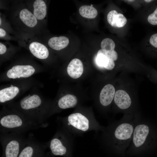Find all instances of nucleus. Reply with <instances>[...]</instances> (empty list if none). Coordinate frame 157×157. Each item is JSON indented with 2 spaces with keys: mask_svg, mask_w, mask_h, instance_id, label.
I'll list each match as a JSON object with an SVG mask.
<instances>
[{
  "mask_svg": "<svg viewBox=\"0 0 157 157\" xmlns=\"http://www.w3.org/2000/svg\"><path fill=\"white\" fill-rule=\"evenodd\" d=\"M56 121L74 137L82 136L90 131H94L97 134L105 128L92 114L80 112H74L65 117H58Z\"/></svg>",
  "mask_w": 157,
  "mask_h": 157,
  "instance_id": "nucleus-3",
  "label": "nucleus"
},
{
  "mask_svg": "<svg viewBox=\"0 0 157 157\" xmlns=\"http://www.w3.org/2000/svg\"><path fill=\"white\" fill-rule=\"evenodd\" d=\"M35 69L30 65H17L13 66L6 73V75L10 78L16 79L28 77L33 74Z\"/></svg>",
  "mask_w": 157,
  "mask_h": 157,
  "instance_id": "nucleus-10",
  "label": "nucleus"
},
{
  "mask_svg": "<svg viewBox=\"0 0 157 157\" xmlns=\"http://www.w3.org/2000/svg\"><path fill=\"white\" fill-rule=\"evenodd\" d=\"M28 137L13 132H0V142L2 148L1 157H18L26 144Z\"/></svg>",
  "mask_w": 157,
  "mask_h": 157,
  "instance_id": "nucleus-7",
  "label": "nucleus"
},
{
  "mask_svg": "<svg viewBox=\"0 0 157 157\" xmlns=\"http://www.w3.org/2000/svg\"><path fill=\"white\" fill-rule=\"evenodd\" d=\"M48 125L39 124L11 108H5L0 113V132L23 135L29 131L45 128Z\"/></svg>",
  "mask_w": 157,
  "mask_h": 157,
  "instance_id": "nucleus-2",
  "label": "nucleus"
},
{
  "mask_svg": "<svg viewBox=\"0 0 157 157\" xmlns=\"http://www.w3.org/2000/svg\"><path fill=\"white\" fill-rule=\"evenodd\" d=\"M74 137L64 127L58 124L54 135L49 141L45 143L49 150L51 156L73 157Z\"/></svg>",
  "mask_w": 157,
  "mask_h": 157,
  "instance_id": "nucleus-6",
  "label": "nucleus"
},
{
  "mask_svg": "<svg viewBox=\"0 0 157 157\" xmlns=\"http://www.w3.org/2000/svg\"><path fill=\"white\" fill-rule=\"evenodd\" d=\"M147 20L152 25H157V7L154 12L148 16Z\"/></svg>",
  "mask_w": 157,
  "mask_h": 157,
  "instance_id": "nucleus-24",
  "label": "nucleus"
},
{
  "mask_svg": "<svg viewBox=\"0 0 157 157\" xmlns=\"http://www.w3.org/2000/svg\"><path fill=\"white\" fill-rule=\"evenodd\" d=\"M114 102L118 110L126 114L135 115L133 112L135 103L131 97L125 90H117L114 98Z\"/></svg>",
  "mask_w": 157,
  "mask_h": 157,
  "instance_id": "nucleus-9",
  "label": "nucleus"
},
{
  "mask_svg": "<svg viewBox=\"0 0 157 157\" xmlns=\"http://www.w3.org/2000/svg\"><path fill=\"white\" fill-rule=\"evenodd\" d=\"M45 143L38 141L30 134L18 157H51Z\"/></svg>",
  "mask_w": 157,
  "mask_h": 157,
  "instance_id": "nucleus-8",
  "label": "nucleus"
},
{
  "mask_svg": "<svg viewBox=\"0 0 157 157\" xmlns=\"http://www.w3.org/2000/svg\"><path fill=\"white\" fill-rule=\"evenodd\" d=\"M135 115L126 114L119 120L110 121L98 137L103 147L113 151H121L129 146L135 126Z\"/></svg>",
  "mask_w": 157,
  "mask_h": 157,
  "instance_id": "nucleus-1",
  "label": "nucleus"
},
{
  "mask_svg": "<svg viewBox=\"0 0 157 157\" xmlns=\"http://www.w3.org/2000/svg\"><path fill=\"white\" fill-rule=\"evenodd\" d=\"M101 49L106 51L114 50L115 44L114 41L109 38H106L102 40L101 44Z\"/></svg>",
  "mask_w": 157,
  "mask_h": 157,
  "instance_id": "nucleus-22",
  "label": "nucleus"
},
{
  "mask_svg": "<svg viewBox=\"0 0 157 157\" xmlns=\"http://www.w3.org/2000/svg\"><path fill=\"white\" fill-rule=\"evenodd\" d=\"M2 23L1 20V18H0V25H1Z\"/></svg>",
  "mask_w": 157,
  "mask_h": 157,
  "instance_id": "nucleus-28",
  "label": "nucleus"
},
{
  "mask_svg": "<svg viewBox=\"0 0 157 157\" xmlns=\"http://www.w3.org/2000/svg\"><path fill=\"white\" fill-rule=\"evenodd\" d=\"M98 51L114 61L116 60L118 58V54L117 52L114 50L111 51H106L101 49Z\"/></svg>",
  "mask_w": 157,
  "mask_h": 157,
  "instance_id": "nucleus-23",
  "label": "nucleus"
},
{
  "mask_svg": "<svg viewBox=\"0 0 157 157\" xmlns=\"http://www.w3.org/2000/svg\"><path fill=\"white\" fill-rule=\"evenodd\" d=\"M19 16L23 23L29 27H33L37 23V19L35 16L27 9L22 10L20 12Z\"/></svg>",
  "mask_w": 157,
  "mask_h": 157,
  "instance_id": "nucleus-18",
  "label": "nucleus"
},
{
  "mask_svg": "<svg viewBox=\"0 0 157 157\" xmlns=\"http://www.w3.org/2000/svg\"><path fill=\"white\" fill-rule=\"evenodd\" d=\"M50 107L38 95L34 94L24 97L11 108L39 124H49L47 120L49 117Z\"/></svg>",
  "mask_w": 157,
  "mask_h": 157,
  "instance_id": "nucleus-4",
  "label": "nucleus"
},
{
  "mask_svg": "<svg viewBox=\"0 0 157 157\" xmlns=\"http://www.w3.org/2000/svg\"><path fill=\"white\" fill-rule=\"evenodd\" d=\"M29 49L33 55L38 59H44L48 57L49 52L47 48L40 43L31 42L29 46Z\"/></svg>",
  "mask_w": 157,
  "mask_h": 157,
  "instance_id": "nucleus-14",
  "label": "nucleus"
},
{
  "mask_svg": "<svg viewBox=\"0 0 157 157\" xmlns=\"http://www.w3.org/2000/svg\"><path fill=\"white\" fill-rule=\"evenodd\" d=\"M135 126L131 142L132 149H145L157 145V129L151 122L139 115L135 114Z\"/></svg>",
  "mask_w": 157,
  "mask_h": 157,
  "instance_id": "nucleus-5",
  "label": "nucleus"
},
{
  "mask_svg": "<svg viewBox=\"0 0 157 157\" xmlns=\"http://www.w3.org/2000/svg\"><path fill=\"white\" fill-rule=\"evenodd\" d=\"M133 1V0H128V1H130H130Z\"/></svg>",
  "mask_w": 157,
  "mask_h": 157,
  "instance_id": "nucleus-29",
  "label": "nucleus"
},
{
  "mask_svg": "<svg viewBox=\"0 0 157 157\" xmlns=\"http://www.w3.org/2000/svg\"><path fill=\"white\" fill-rule=\"evenodd\" d=\"M96 62L99 67L109 70L113 69L115 65L113 60L99 51L97 54Z\"/></svg>",
  "mask_w": 157,
  "mask_h": 157,
  "instance_id": "nucleus-19",
  "label": "nucleus"
},
{
  "mask_svg": "<svg viewBox=\"0 0 157 157\" xmlns=\"http://www.w3.org/2000/svg\"><path fill=\"white\" fill-rule=\"evenodd\" d=\"M144 1L146 2H147V3H150V2H152V1H153V0H144Z\"/></svg>",
  "mask_w": 157,
  "mask_h": 157,
  "instance_id": "nucleus-27",
  "label": "nucleus"
},
{
  "mask_svg": "<svg viewBox=\"0 0 157 157\" xmlns=\"http://www.w3.org/2000/svg\"><path fill=\"white\" fill-rule=\"evenodd\" d=\"M6 51V46L0 42V54L2 55L5 53Z\"/></svg>",
  "mask_w": 157,
  "mask_h": 157,
  "instance_id": "nucleus-25",
  "label": "nucleus"
},
{
  "mask_svg": "<svg viewBox=\"0 0 157 157\" xmlns=\"http://www.w3.org/2000/svg\"><path fill=\"white\" fill-rule=\"evenodd\" d=\"M115 90L112 84L106 85L101 90L99 95V102L104 107L108 106L112 103L115 93Z\"/></svg>",
  "mask_w": 157,
  "mask_h": 157,
  "instance_id": "nucleus-11",
  "label": "nucleus"
},
{
  "mask_svg": "<svg viewBox=\"0 0 157 157\" xmlns=\"http://www.w3.org/2000/svg\"><path fill=\"white\" fill-rule=\"evenodd\" d=\"M83 71V64L78 59H72L69 64L67 68V72L71 78L76 79L79 78Z\"/></svg>",
  "mask_w": 157,
  "mask_h": 157,
  "instance_id": "nucleus-13",
  "label": "nucleus"
},
{
  "mask_svg": "<svg viewBox=\"0 0 157 157\" xmlns=\"http://www.w3.org/2000/svg\"><path fill=\"white\" fill-rule=\"evenodd\" d=\"M107 20L108 23L112 26L121 28L127 22V19L121 13H118L115 10L110 11L108 14Z\"/></svg>",
  "mask_w": 157,
  "mask_h": 157,
  "instance_id": "nucleus-15",
  "label": "nucleus"
},
{
  "mask_svg": "<svg viewBox=\"0 0 157 157\" xmlns=\"http://www.w3.org/2000/svg\"><path fill=\"white\" fill-rule=\"evenodd\" d=\"M33 15L38 20L43 19L47 14V7L45 2L42 0H36L33 3Z\"/></svg>",
  "mask_w": 157,
  "mask_h": 157,
  "instance_id": "nucleus-20",
  "label": "nucleus"
},
{
  "mask_svg": "<svg viewBox=\"0 0 157 157\" xmlns=\"http://www.w3.org/2000/svg\"><path fill=\"white\" fill-rule=\"evenodd\" d=\"M6 32L5 31L2 29L0 28V38H2L4 37L6 35Z\"/></svg>",
  "mask_w": 157,
  "mask_h": 157,
  "instance_id": "nucleus-26",
  "label": "nucleus"
},
{
  "mask_svg": "<svg viewBox=\"0 0 157 157\" xmlns=\"http://www.w3.org/2000/svg\"><path fill=\"white\" fill-rule=\"evenodd\" d=\"M19 88L12 86L3 88L0 90V102L4 104L15 98L19 92Z\"/></svg>",
  "mask_w": 157,
  "mask_h": 157,
  "instance_id": "nucleus-16",
  "label": "nucleus"
},
{
  "mask_svg": "<svg viewBox=\"0 0 157 157\" xmlns=\"http://www.w3.org/2000/svg\"><path fill=\"white\" fill-rule=\"evenodd\" d=\"M91 6H92V7H93V5H91Z\"/></svg>",
  "mask_w": 157,
  "mask_h": 157,
  "instance_id": "nucleus-30",
  "label": "nucleus"
},
{
  "mask_svg": "<svg viewBox=\"0 0 157 157\" xmlns=\"http://www.w3.org/2000/svg\"><path fill=\"white\" fill-rule=\"evenodd\" d=\"M69 42L68 38L66 37H54L49 39L48 44L52 49L56 50H59L67 47Z\"/></svg>",
  "mask_w": 157,
  "mask_h": 157,
  "instance_id": "nucleus-17",
  "label": "nucleus"
},
{
  "mask_svg": "<svg viewBox=\"0 0 157 157\" xmlns=\"http://www.w3.org/2000/svg\"><path fill=\"white\" fill-rule=\"evenodd\" d=\"M78 99L74 95L67 94L60 98L58 100L55 110L51 115L57 110L65 109L75 106L78 103Z\"/></svg>",
  "mask_w": 157,
  "mask_h": 157,
  "instance_id": "nucleus-12",
  "label": "nucleus"
},
{
  "mask_svg": "<svg viewBox=\"0 0 157 157\" xmlns=\"http://www.w3.org/2000/svg\"><path fill=\"white\" fill-rule=\"evenodd\" d=\"M79 12L83 17L89 19L95 18L98 13L97 10L94 8L90 6H81L79 8Z\"/></svg>",
  "mask_w": 157,
  "mask_h": 157,
  "instance_id": "nucleus-21",
  "label": "nucleus"
}]
</instances>
